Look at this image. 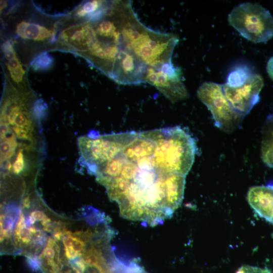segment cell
<instances>
[{"mask_svg":"<svg viewBox=\"0 0 273 273\" xmlns=\"http://www.w3.org/2000/svg\"><path fill=\"white\" fill-rule=\"evenodd\" d=\"M104 186L125 218L154 226L170 218L184 198L186 176L169 173L156 154V144L121 151L110 161Z\"/></svg>","mask_w":273,"mask_h":273,"instance_id":"6da1fadb","label":"cell"},{"mask_svg":"<svg viewBox=\"0 0 273 273\" xmlns=\"http://www.w3.org/2000/svg\"><path fill=\"white\" fill-rule=\"evenodd\" d=\"M228 21L243 37L253 42L265 43L273 37V17L257 3H245L235 7Z\"/></svg>","mask_w":273,"mask_h":273,"instance_id":"7a4b0ae2","label":"cell"},{"mask_svg":"<svg viewBox=\"0 0 273 273\" xmlns=\"http://www.w3.org/2000/svg\"><path fill=\"white\" fill-rule=\"evenodd\" d=\"M197 96L211 112L214 125L224 132L234 131L245 116L231 105L223 93L222 84L204 82L198 88Z\"/></svg>","mask_w":273,"mask_h":273,"instance_id":"3957f363","label":"cell"},{"mask_svg":"<svg viewBox=\"0 0 273 273\" xmlns=\"http://www.w3.org/2000/svg\"><path fill=\"white\" fill-rule=\"evenodd\" d=\"M145 82L157 88L172 103L189 97L183 82L181 69L174 66L172 62L163 65L158 69L149 68Z\"/></svg>","mask_w":273,"mask_h":273,"instance_id":"277c9868","label":"cell"},{"mask_svg":"<svg viewBox=\"0 0 273 273\" xmlns=\"http://www.w3.org/2000/svg\"><path fill=\"white\" fill-rule=\"evenodd\" d=\"M263 80L258 74H253L244 84L232 87L222 84L223 93L233 107L245 116L259 101V93Z\"/></svg>","mask_w":273,"mask_h":273,"instance_id":"5b68a950","label":"cell"},{"mask_svg":"<svg viewBox=\"0 0 273 273\" xmlns=\"http://www.w3.org/2000/svg\"><path fill=\"white\" fill-rule=\"evenodd\" d=\"M247 200L251 207L260 217L273 221V185L251 187L247 192Z\"/></svg>","mask_w":273,"mask_h":273,"instance_id":"8992f818","label":"cell"},{"mask_svg":"<svg viewBox=\"0 0 273 273\" xmlns=\"http://www.w3.org/2000/svg\"><path fill=\"white\" fill-rule=\"evenodd\" d=\"M16 32L23 39L42 41L51 38L52 41H55L54 30L35 23L22 21L17 25Z\"/></svg>","mask_w":273,"mask_h":273,"instance_id":"52a82bcc","label":"cell"},{"mask_svg":"<svg viewBox=\"0 0 273 273\" xmlns=\"http://www.w3.org/2000/svg\"><path fill=\"white\" fill-rule=\"evenodd\" d=\"M261 156L265 164L273 167V112L267 117L262 127Z\"/></svg>","mask_w":273,"mask_h":273,"instance_id":"ba28073f","label":"cell"},{"mask_svg":"<svg viewBox=\"0 0 273 273\" xmlns=\"http://www.w3.org/2000/svg\"><path fill=\"white\" fill-rule=\"evenodd\" d=\"M2 48L5 58L7 60L6 66L11 78L16 83H22L25 75V71L17 57L13 42L10 40L7 41L3 44Z\"/></svg>","mask_w":273,"mask_h":273,"instance_id":"9c48e42d","label":"cell"},{"mask_svg":"<svg viewBox=\"0 0 273 273\" xmlns=\"http://www.w3.org/2000/svg\"><path fill=\"white\" fill-rule=\"evenodd\" d=\"M253 74L246 65L236 66L229 74L225 84L232 87L241 86Z\"/></svg>","mask_w":273,"mask_h":273,"instance_id":"30bf717a","label":"cell"},{"mask_svg":"<svg viewBox=\"0 0 273 273\" xmlns=\"http://www.w3.org/2000/svg\"><path fill=\"white\" fill-rule=\"evenodd\" d=\"M54 59L51 55L43 53L38 55L31 62L32 68L36 71H46L52 67Z\"/></svg>","mask_w":273,"mask_h":273,"instance_id":"8fae6325","label":"cell"},{"mask_svg":"<svg viewBox=\"0 0 273 273\" xmlns=\"http://www.w3.org/2000/svg\"><path fill=\"white\" fill-rule=\"evenodd\" d=\"M103 3V1H90L85 2L76 13L79 17H84L87 15L96 11Z\"/></svg>","mask_w":273,"mask_h":273,"instance_id":"7c38bea8","label":"cell"},{"mask_svg":"<svg viewBox=\"0 0 273 273\" xmlns=\"http://www.w3.org/2000/svg\"><path fill=\"white\" fill-rule=\"evenodd\" d=\"M16 146L15 140L9 139L4 141L1 144V156L3 160L9 158L14 153V149Z\"/></svg>","mask_w":273,"mask_h":273,"instance_id":"4fadbf2b","label":"cell"},{"mask_svg":"<svg viewBox=\"0 0 273 273\" xmlns=\"http://www.w3.org/2000/svg\"><path fill=\"white\" fill-rule=\"evenodd\" d=\"M236 273H272L267 267H259L248 265H243L238 268Z\"/></svg>","mask_w":273,"mask_h":273,"instance_id":"5bb4252c","label":"cell"},{"mask_svg":"<svg viewBox=\"0 0 273 273\" xmlns=\"http://www.w3.org/2000/svg\"><path fill=\"white\" fill-rule=\"evenodd\" d=\"M25 162L23 152L20 151L18 153L13 165V171L15 174H19L24 167Z\"/></svg>","mask_w":273,"mask_h":273,"instance_id":"9a60e30c","label":"cell"},{"mask_svg":"<svg viewBox=\"0 0 273 273\" xmlns=\"http://www.w3.org/2000/svg\"><path fill=\"white\" fill-rule=\"evenodd\" d=\"M65 264V266L58 273H82V272L76 267L74 265L70 262H68Z\"/></svg>","mask_w":273,"mask_h":273,"instance_id":"2e32d148","label":"cell"},{"mask_svg":"<svg viewBox=\"0 0 273 273\" xmlns=\"http://www.w3.org/2000/svg\"><path fill=\"white\" fill-rule=\"evenodd\" d=\"M14 130L18 136L20 138L27 139L28 137V131L26 130V129L15 126L14 127Z\"/></svg>","mask_w":273,"mask_h":273,"instance_id":"e0dca14e","label":"cell"},{"mask_svg":"<svg viewBox=\"0 0 273 273\" xmlns=\"http://www.w3.org/2000/svg\"><path fill=\"white\" fill-rule=\"evenodd\" d=\"M266 71L270 79L273 80V56L271 57L267 61Z\"/></svg>","mask_w":273,"mask_h":273,"instance_id":"ac0fdd59","label":"cell"},{"mask_svg":"<svg viewBox=\"0 0 273 273\" xmlns=\"http://www.w3.org/2000/svg\"><path fill=\"white\" fill-rule=\"evenodd\" d=\"M9 128L6 124L1 125V139L3 140L8 132Z\"/></svg>","mask_w":273,"mask_h":273,"instance_id":"d6986e66","label":"cell"},{"mask_svg":"<svg viewBox=\"0 0 273 273\" xmlns=\"http://www.w3.org/2000/svg\"><path fill=\"white\" fill-rule=\"evenodd\" d=\"M271 223L273 224V221H272V222Z\"/></svg>","mask_w":273,"mask_h":273,"instance_id":"ffe728a7","label":"cell"}]
</instances>
